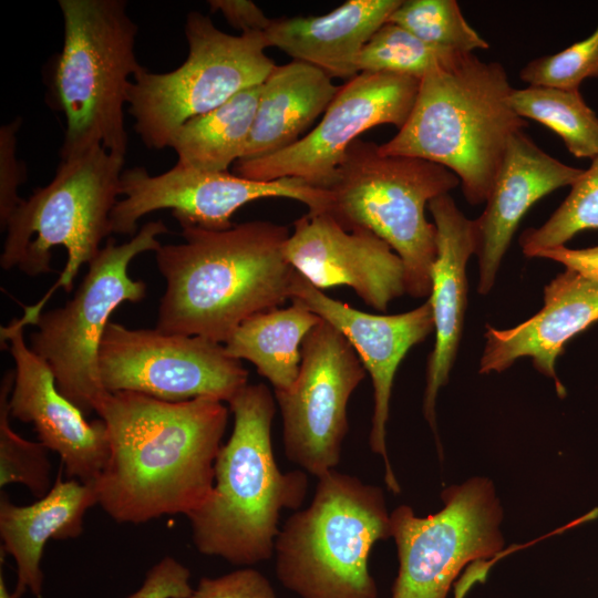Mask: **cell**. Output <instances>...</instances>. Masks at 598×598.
Here are the masks:
<instances>
[{"label": "cell", "instance_id": "83f0119b", "mask_svg": "<svg viewBox=\"0 0 598 598\" xmlns=\"http://www.w3.org/2000/svg\"><path fill=\"white\" fill-rule=\"evenodd\" d=\"M464 52L429 44L386 21L363 47L359 73H391L421 80L429 71L453 63Z\"/></svg>", "mask_w": 598, "mask_h": 598}, {"label": "cell", "instance_id": "ffe728a7", "mask_svg": "<svg viewBox=\"0 0 598 598\" xmlns=\"http://www.w3.org/2000/svg\"><path fill=\"white\" fill-rule=\"evenodd\" d=\"M429 209L437 230V255L431 272L430 303L435 342L429 357L423 415L430 424L440 454L436 427V398L450 379L462 337L466 309V265L476 251V228L456 206L450 194L432 199Z\"/></svg>", "mask_w": 598, "mask_h": 598}, {"label": "cell", "instance_id": "8d00e7d4", "mask_svg": "<svg viewBox=\"0 0 598 598\" xmlns=\"http://www.w3.org/2000/svg\"><path fill=\"white\" fill-rule=\"evenodd\" d=\"M536 257L555 260L582 276L598 280V246L585 249H570L559 246L539 251Z\"/></svg>", "mask_w": 598, "mask_h": 598}, {"label": "cell", "instance_id": "4316f807", "mask_svg": "<svg viewBox=\"0 0 598 598\" xmlns=\"http://www.w3.org/2000/svg\"><path fill=\"white\" fill-rule=\"evenodd\" d=\"M509 103L519 117L539 122L558 134L574 156L591 159L598 156V116L579 90L513 87Z\"/></svg>", "mask_w": 598, "mask_h": 598}, {"label": "cell", "instance_id": "52a82bcc", "mask_svg": "<svg viewBox=\"0 0 598 598\" xmlns=\"http://www.w3.org/2000/svg\"><path fill=\"white\" fill-rule=\"evenodd\" d=\"M378 147L360 138L351 144L327 188V213L346 230L367 229L384 240L403 262L406 293L427 297L437 230L426 219L425 207L460 179L442 165L383 155Z\"/></svg>", "mask_w": 598, "mask_h": 598}, {"label": "cell", "instance_id": "3957f363", "mask_svg": "<svg viewBox=\"0 0 598 598\" xmlns=\"http://www.w3.org/2000/svg\"><path fill=\"white\" fill-rule=\"evenodd\" d=\"M264 383L247 384L228 402L233 432L215 462L214 485L187 518L196 549L251 567L270 559L282 509H297L308 492L302 470L282 473L274 455L276 402Z\"/></svg>", "mask_w": 598, "mask_h": 598}, {"label": "cell", "instance_id": "f546056e", "mask_svg": "<svg viewBox=\"0 0 598 598\" xmlns=\"http://www.w3.org/2000/svg\"><path fill=\"white\" fill-rule=\"evenodd\" d=\"M586 229H598V156L553 215L542 226L524 230L519 245L525 256L536 257L542 250L565 246Z\"/></svg>", "mask_w": 598, "mask_h": 598}, {"label": "cell", "instance_id": "ac0fdd59", "mask_svg": "<svg viewBox=\"0 0 598 598\" xmlns=\"http://www.w3.org/2000/svg\"><path fill=\"white\" fill-rule=\"evenodd\" d=\"M283 254L313 286L347 285L370 307L386 311L406 292L401 258L367 229L346 230L328 213H309L293 223Z\"/></svg>", "mask_w": 598, "mask_h": 598}, {"label": "cell", "instance_id": "d4e9b609", "mask_svg": "<svg viewBox=\"0 0 598 598\" xmlns=\"http://www.w3.org/2000/svg\"><path fill=\"white\" fill-rule=\"evenodd\" d=\"M321 318L292 302L244 320L225 342L228 355L251 362L274 391L289 390L298 378L302 342Z\"/></svg>", "mask_w": 598, "mask_h": 598}, {"label": "cell", "instance_id": "44dd1931", "mask_svg": "<svg viewBox=\"0 0 598 598\" xmlns=\"http://www.w3.org/2000/svg\"><path fill=\"white\" fill-rule=\"evenodd\" d=\"M596 321L598 280L566 269L545 287L544 307L527 321L506 330L486 324L480 373L502 372L518 358L530 357L536 370L554 379L564 396L556 360L568 340Z\"/></svg>", "mask_w": 598, "mask_h": 598}, {"label": "cell", "instance_id": "8992f818", "mask_svg": "<svg viewBox=\"0 0 598 598\" xmlns=\"http://www.w3.org/2000/svg\"><path fill=\"white\" fill-rule=\"evenodd\" d=\"M391 537L382 488L333 470L318 478L308 507L280 528L277 579L299 598H378L369 556Z\"/></svg>", "mask_w": 598, "mask_h": 598}, {"label": "cell", "instance_id": "603a6c76", "mask_svg": "<svg viewBox=\"0 0 598 598\" xmlns=\"http://www.w3.org/2000/svg\"><path fill=\"white\" fill-rule=\"evenodd\" d=\"M402 0H349L322 16L272 20L265 31L269 47L308 63L331 79L359 74L363 47Z\"/></svg>", "mask_w": 598, "mask_h": 598}, {"label": "cell", "instance_id": "d6986e66", "mask_svg": "<svg viewBox=\"0 0 598 598\" xmlns=\"http://www.w3.org/2000/svg\"><path fill=\"white\" fill-rule=\"evenodd\" d=\"M582 172L547 154L524 131L509 138L485 209L474 219L480 293L486 295L492 289L503 257L526 212L544 196L571 186Z\"/></svg>", "mask_w": 598, "mask_h": 598}, {"label": "cell", "instance_id": "277c9868", "mask_svg": "<svg viewBox=\"0 0 598 598\" xmlns=\"http://www.w3.org/2000/svg\"><path fill=\"white\" fill-rule=\"evenodd\" d=\"M509 84L499 62L463 53L420 81L412 111L379 152L442 165L460 179L472 205L486 202L509 138L527 126L512 109Z\"/></svg>", "mask_w": 598, "mask_h": 598}, {"label": "cell", "instance_id": "484cf974", "mask_svg": "<svg viewBox=\"0 0 598 598\" xmlns=\"http://www.w3.org/2000/svg\"><path fill=\"white\" fill-rule=\"evenodd\" d=\"M260 90L261 84L244 90L215 110L185 122L169 145L177 163L199 172H228L244 156Z\"/></svg>", "mask_w": 598, "mask_h": 598}, {"label": "cell", "instance_id": "4fadbf2b", "mask_svg": "<svg viewBox=\"0 0 598 598\" xmlns=\"http://www.w3.org/2000/svg\"><path fill=\"white\" fill-rule=\"evenodd\" d=\"M364 377L353 347L321 319L302 342L297 380L275 391L290 462L317 478L336 470L349 430L348 401Z\"/></svg>", "mask_w": 598, "mask_h": 598}, {"label": "cell", "instance_id": "4dcf8cb0", "mask_svg": "<svg viewBox=\"0 0 598 598\" xmlns=\"http://www.w3.org/2000/svg\"><path fill=\"white\" fill-rule=\"evenodd\" d=\"M14 370L4 373L0 384V487L22 484L34 496H44L52 487L49 450L17 434L10 425L9 398Z\"/></svg>", "mask_w": 598, "mask_h": 598}, {"label": "cell", "instance_id": "30bf717a", "mask_svg": "<svg viewBox=\"0 0 598 598\" xmlns=\"http://www.w3.org/2000/svg\"><path fill=\"white\" fill-rule=\"evenodd\" d=\"M168 233L162 220L143 225L127 243L110 237L64 306L44 311L32 326L30 348L50 367L58 390L85 415L95 411L107 393L99 373V349L112 312L123 302H138L146 285L130 277L131 261L162 246L157 237Z\"/></svg>", "mask_w": 598, "mask_h": 598}, {"label": "cell", "instance_id": "74e56055", "mask_svg": "<svg viewBox=\"0 0 598 598\" xmlns=\"http://www.w3.org/2000/svg\"><path fill=\"white\" fill-rule=\"evenodd\" d=\"M0 598H16L13 594L9 591L2 571L0 573Z\"/></svg>", "mask_w": 598, "mask_h": 598}, {"label": "cell", "instance_id": "7a4b0ae2", "mask_svg": "<svg viewBox=\"0 0 598 598\" xmlns=\"http://www.w3.org/2000/svg\"><path fill=\"white\" fill-rule=\"evenodd\" d=\"M179 225L184 243L155 251L166 281L157 330L225 343L244 320L289 298L296 270L283 254L286 226L267 220L226 230Z\"/></svg>", "mask_w": 598, "mask_h": 598}, {"label": "cell", "instance_id": "2e32d148", "mask_svg": "<svg viewBox=\"0 0 598 598\" xmlns=\"http://www.w3.org/2000/svg\"><path fill=\"white\" fill-rule=\"evenodd\" d=\"M289 299L340 331L369 372L374 392L369 445L384 462L388 488L393 494H400L401 487L389 461L385 440L391 391L398 367L408 351L434 331L430 301L400 315H371L330 298L297 270L291 280Z\"/></svg>", "mask_w": 598, "mask_h": 598}, {"label": "cell", "instance_id": "8fae6325", "mask_svg": "<svg viewBox=\"0 0 598 598\" xmlns=\"http://www.w3.org/2000/svg\"><path fill=\"white\" fill-rule=\"evenodd\" d=\"M443 508L419 517L409 505L390 513L399 570L391 598H447L470 563L499 555L503 508L493 482L475 476L441 493Z\"/></svg>", "mask_w": 598, "mask_h": 598}, {"label": "cell", "instance_id": "9a60e30c", "mask_svg": "<svg viewBox=\"0 0 598 598\" xmlns=\"http://www.w3.org/2000/svg\"><path fill=\"white\" fill-rule=\"evenodd\" d=\"M420 81L400 74L359 73L340 86L321 121L298 142L269 156L238 161L234 172L259 182L293 177L327 189L363 132L383 124L399 130L404 125Z\"/></svg>", "mask_w": 598, "mask_h": 598}, {"label": "cell", "instance_id": "836d02e7", "mask_svg": "<svg viewBox=\"0 0 598 598\" xmlns=\"http://www.w3.org/2000/svg\"><path fill=\"white\" fill-rule=\"evenodd\" d=\"M22 120L17 117L0 128V225L4 228L9 217L22 198L18 187L24 183V164L17 158V133Z\"/></svg>", "mask_w": 598, "mask_h": 598}, {"label": "cell", "instance_id": "9c48e42d", "mask_svg": "<svg viewBox=\"0 0 598 598\" xmlns=\"http://www.w3.org/2000/svg\"><path fill=\"white\" fill-rule=\"evenodd\" d=\"M185 37L188 54L183 64L165 73L143 68L130 85L133 128L151 150L169 147L185 122L262 84L276 66L265 52L269 47L265 32L231 35L208 16L190 11Z\"/></svg>", "mask_w": 598, "mask_h": 598}, {"label": "cell", "instance_id": "d6a6232c", "mask_svg": "<svg viewBox=\"0 0 598 598\" xmlns=\"http://www.w3.org/2000/svg\"><path fill=\"white\" fill-rule=\"evenodd\" d=\"M189 598H277V595L264 574L241 567L215 578H200Z\"/></svg>", "mask_w": 598, "mask_h": 598}, {"label": "cell", "instance_id": "1f68e13d", "mask_svg": "<svg viewBox=\"0 0 598 598\" xmlns=\"http://www.w3.org/2000/svg\"><path fill=\"white\" fill-rule=\"evenodd\" d=\"M588 78H598V25L586 39L549 55L530 60L519 71L528 85L579 90Z\"/></svg>", "mask_w": 598, "mask_h": 598}, {"label": "cell", "instance_id": "ba28073f", "mask_svg": "<svg viewBox=\"0 0 598 598\" xmlns=\"http://www.w3.org/2000/svg\"><path fill=\"white\" fill-rule=\"evenodd\" d=\"M124 157L95 147L61 159L53 179L18 205L6 226L0 255L3 270L30 277L53 272L52 249H66V264L55 285L35 306L25 308L33 322L58 288L70 292L82 265H89L112 234L111 214L120 196ZM2 229V230H3Z\"/></svg>", "mask_w": 598, "mask_h": 598}, {"label": "cell", "instance_id": "7c38bea8", "mask_svg": "<svg viewBox=\"0 0 598 598\" xmlns=\"http://www.w3.org/2000/svg\"><path fill=\"white\" fill-rule=\"evenodd\" d=\"M99 373L110 393L136 392L166 402H229L248 384V371L221 343L113 321L101 340Z\"/></svg>", "mask_w": 598, "mask_h": 598}, {"label": "cell", "instance_id": "d590c367", "mask_svg": "<svg viewBox=\"0 0 598 598\" xmlns=\"http://www.w3.org/2000/svg\"><path fill=\"white\" fill-rule=\"evenodd\" d=\"M210 12L219 11L228 24L241 33L265 32L272 20L249 0H208Z\"/></svg>", "mask_w": 598, "mask_h": 598}, {"label": "cell", "instance_id": "e0dca14e", "mask_svg": "<svg viewBox=\"0 0 598 598\" xmlns=\"http://www.w3.org/2000/svg\"><path fill=\"white\" fill-rule=\"evenodd\" d=\"M24 324L13 319L1 327V341L14 361L10 416L33 425L39 442L56 453L68 478L94 485L110 453L106 425L85 414L60 393L54 375L24 340Z\"/></svg>", "mask_w": 598, "mask_h": 598}, {"label": "cell", "instance_id": "5bb4252c", "mask_svg": "<svg viewBox=\"0 0 598 598\" xmlns=\"http://www.w3.org/2000/svg\"><path fill=\"white\" fill-rule=\"evenodd\" d=\"M120 195L124 197L117 200L111 214L112 233L132 237L136 234L137 221L159 209H171L178 223L207 230H226L234 226L233 215L257 199H295L313 214L327 213L331 202L329 190L299 178L259 182L228 172H199L178 163L155 176L144 167L124 171Z\"/></svg>", "mask_w": 598, "mask_h": 598}, {"label": "cell", "instance_id": "5b68a950", "mask_svg": "<svg viewBox=\"0 0 598 598\" xmlns=\"http://www.w3.org/2000/svg\"><path fill=\"white\" fill-rule=\"evenodd\" d=\"M63 44L48 73L49 104L65 118L61 159L95 147L125 157L124 106L130 76L144 66L135 54L137 25L124 0H59Z\"/></svg>", "mask_w": 598, "mask_h": 598}, {"label": "cell", "instance_id": "cb8c5ba5", "mask_svg": "<svg viewBox=\"0 0 598 598\" xmlns=\"http://www.w3.org/2000/svg\"><path fill=\"white\" fill-rule=\"evenodd\" d=\"M339 89L328 74L308 63L292 60L276 65L261 84L251 132L239 161L269 156L298 142L326 112Z\"/></svg>", "mask_w": 598, "mask_h": 598}, {"label": "cell", "instance_id": "f1b7e54d", "mask_svg": "<svg viewBox=\"0 0 598 598\" xmlns=\"http://www.w3.org/2000/svg\"><path fill=\"white\" fill-rule=\"evenodd\" d=\"M388 21L439 48L464 53L489 48L455 0H402Z\"/></svg>", "mask_w": 598, "mask_h": 598}, {"label": "cell", "instance_id": "6da1fadb", "mask_svg": "<svg viewBox=\"0 0 598 598\" xmlns=\"http://www.w3.org/2000/svg\"><path fill=\"white\" fill-rule=\"evenodd\" d=\"M94 412L106 425L110 446L94 487L97 505L112 519L138 525L188 516L204 503L228 422L224 402L107 392Z\"/></svg>", "mask_w": 598, "mask_h": 598}, {"label": "cell", "instance_id": "e575fe53", "mask_svg": "<svg viewBox=\"0 0 598 598\" xmlns=\"http://www.w3.org/2000/svg\"><path fill=\"white\" fill-rule=\"evenodd\" d=\"M190 571L171 556L163 557L146 573L137 590L125 598H189Z\"/></svg>", "mask_w": 598, "mask_h": 598}, {"label": "cell", "instance_id": "7402d4cb", "mask_svg": "<svg viewBox=\"0 0 598 598\" xmlns=\"http://www.w3.org/2000/svg\"><path fill=\"white\" fill-rule=\"evenodd\" d=\"M97 505L94 485L62 478V470L51 489L29 505L13 504L6 493L0 495L1 550L17 565L16 598L30 591L42 598L44 574L41 560L50 539L65 540L83 532L84 516Z\"/></svg>", "mask_w": 598, "mask_h": 598}]
</instances>
